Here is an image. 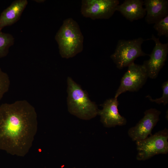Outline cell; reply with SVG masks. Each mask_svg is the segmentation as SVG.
Listing matches in <instances>:
<instances>
[{"label": "cell", "instance_id": "cell-11", "mask_svg": "<svg viewBox=\"0 0 168 168\" xmlns=\"http://www.w3.org/2000/svg\"><path fill=\"white\" fill-rule=\"evenodd\" d=\"M145 20L149 24H155L168 15V0H145Z\"/></svg>", "mask_w": 168, "mask_h": 168}, {"label": "cell", "instance_id": "cell-1", "mask_svg": "<svg viewBox=\"0 0 168 168\" xmlns=\"http://www.w3.org/2000/svg\"><path fill=\"white\" fill-rule=\"evenodd\" d=\"M38 128L37 114L26 100L0 106V149L24 156L32 147Z\"/></svg>", "mask_w": 168, "mask_h": 168}, {"label": "cell", "instance_id": "cell-7", "mask_svg": "<svg viewBox=\"0 0 168 168\" xmlns=\"http://www.w3.org/2000/svg\"><path fill=\"white\" fill-rule=\"evenodd\" d=\"M148 76L143 65L132 63L122 78L120 85L116 91L114 97L127 91H138L145 83Z\"/></svg>", "mask_w": 168, "mask_h": 168}, {"label": "cell", "instance_id": "cell-10", "mask_svg": "<svg viewBox=\"0 0 168 168\" xmlns=\"http://www.w3.org/2000/svg\"><path fill=\"white\" fill-rule=\"evenodd\" d=\"M119 105L117 98L114 97L106 100L101 105L103 108L98 110V114L100 115V121L104 127L110 128L126 124V119L119 112Z\"/></svg>", "mask_w": 168, "mask_h": 168}, {"label": "cell", "instance_id": "cell-17", "mask_svg": "<svg viewBox=\"0 0 168 168\" xmlns=\"http://www.w3.org/2000/svg\"><path fill=\"white\" fill-rule=\"evenodd\" d=\"M163 91L162 96L159 98L153 99L150 96L148 95L146 97L152 102H155L156 104H163L164 105L168 103V80L164 82L161 85Z\"/></svg>", "mask_w": 168, "mask_h": 168}, {"label": "cell", "instance_id": "cell-14", "mask_svg": "<svg viewBox=\"0 0 168 168\" xmlns=\"http://www.w3.org/2000/svg\"><path fill=\"white\" fill-rule=\"evenodd\" d=\"M14 40L11 34L0 31V58L7 55L9 48L14 44Z\"/></svg>", "mask_w": 168, "mask_h": 168}, {"label": "cell", "instance_id": "cell-2", "mask_svg": "<svg viewBox=\"0 0 168 168\" xmlns=\"http://www.w3.org/2000/svg\"><path fill=\"white\" fill-rule=\"evenodd\" d=\"M62 57L69 58L82 52L84 37L78 23L71 18L65 19L55 36Z\"/></svg>", "mask_w": 168, "mask_h": 168}, {"label": "cell", "instance_id": "cell-15", "mask_svg": "<svg viewBox=\"0 0 168 168\" xmlns=\"http://www.w3.org/2000/svg\"><path fill=\"white\" fill-rule=\"evenodd\" d=\"M154 28L157 32L159 37L165 36L168 37V15L154 24Z\"/></svg>", "mask_w": 168, "mask_h": 168}, {"label": "cell", "instance_id": "cell-4", "mask_svg": "<svg viewBox=\"0 0 168 168\" xmlns=\"http://www.w3.org/2000/svg\"><path fill=\"white\" fill-rule=\"evenodd\" d=\"M145 40L139 37L132 40H118L114 52L110 58L119 69L128 67L141 56L149 55L142 50V45Z\"/></svg>", "mask_w": 168, "mask_h": 168}, {"label": "cell", "instance_id": "cell-13", "mask_svg": "<svg viewBox=\"0 0 168 168\" xmlns=\"http://www.w3.org/2000/svg\"><path fill=\"white\" fill-rule=\"evenodd\" d=\"M144 2L142 0H125L117 7L127 20L132 22L143 18L146 15L145 8L143 7Z\"/></svg>", "mask_w": 168, "mask_h": 168}, {"label": "cell", "instance_id": "cell-6", "mask_svg": "<svg viewBox=\"0 0 168 168\" xmlns=\"http://www.w3.org/2000/svg\"><path fill=\"white\" fill-rule=\"evenodd\" d=\"M119 4L118 0H82L81 12L84 17L107 19L111 17Z\"/></svg>", "mask_w": 168, "mask_h": 168}, {"label": "cell", "instance_id": "cell-9", "mask_svg": "<svg viewBox=\"0 0 168 168\" xmlns=\"http://www.w3.org/2000/svg\"><path fill=\"white\" fill-rule=\"evenodd\" d=\"M161 112L155 108H151L144 112L143 117L134 126L130 128L128 133L134 142L143 140L151 135L152 131L160 120Z\"/></svg>", "mask_w": 168, "mask_h": 168}, {"label": "cell", "instance_id": "cell-16", "mask_svg": "<svg viewBox=\"0 0 168 168\" xmlns=\"http://www.w3.org/2000/svg\"><path fill=\"white\" fill-rule=\"evenodd\" d=\"M10 81L7 74L0 68V100L8 90Z\"/></svg>", "mask_w": 168, "mask_h": 168}, {"label": "cell", "instance_id": "cell-8", "mask_svg": "<svg viewBox=\"0 0 168 168\" xmlns=\"http://www.w3.org/2000/svg\"><path fill=\"white\" fill-rule=\"evenodd\" d=\"M148 40H152L155 45L150 54L148 60H145L142 64L147 73L148 77L155 79L164 65L168 53V43H161L159 38H156L153 35Z\"/></svg>", "mask_w": 168, "mask_h": 168}, {"label": "cell", "instance_id": "cell-18", "mask_svg": "<svg viewBox=\"0 0 168 168\" xmlns=\"http://www.w3.org/2000/svg\"><path fill=\"white\" fill-rule=\"evenodd\" d=\"M35 1H36V2H44L45 1L43 0H35Z\"/></svg>", "mask_w": 168, "mask_h": 168}, {"label": "cell", "instance_id": "cell-12", "mask_svg": "<svg viewBox=\"0 0 168 168\" xmlns=\"http://www.w3.org/2000/svg\"><path fill=\"white\" fill-rule=\"evenodd\" d=\"M27 4V0H16L3 11L0 15V31L4 27L16 22Z\"/></svg>", "mask_w": 168, "mask_h": 168}, {"label": "cell", "instance_id": "cell-5", "mask_svg": "<svg viewBox=\"0 0 168 168\" xmlns=\"http://www.w3.org/2000/svg\"><path fill=\"white\" fill-rule=\"evenodd\" d=\"M168 139V130L165 128L143 140L136 142L137 160L144 161L156 155L167 154Z\"/></svg>", "mask_w": 168, "mask_h": 168}, {"label": "cell", "instance_id": "cell-3", "mask_svg": "<svg viewBox=\"0 0 168 168\" xmlns=\"http://www.w3.org/2000/svg\"><path fill=\"white\" fill-rule=\"evenodd\" d=\"M67 82V102L69 112L84 120L90 119L98 115L97 106L90 100L87 92L70 77H68Z\"/></svg>", "mask_w": 168, "mask_h": 168}]
</instances>
